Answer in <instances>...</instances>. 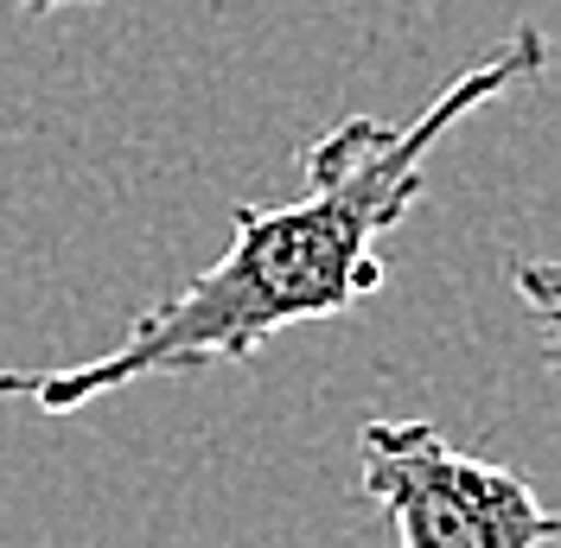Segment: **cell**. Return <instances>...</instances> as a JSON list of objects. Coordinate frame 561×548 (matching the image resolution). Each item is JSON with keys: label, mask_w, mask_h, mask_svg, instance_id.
Returning a JSON list of instances; mask_svg holds the SVG:
<instances>
[{"label": "cell", "mask_w": 561, "mask_h": 548, "mask_svg": "<svg viewBox=\"0 0 561 548\" xmlns=\"http://www.w3.org/2000/svg\"><path fill=\"white\" fill-rule=\"evenodd\" d=\"M549 70V38L517 26L504 52L459 70L415 122L351 115L300 153L313 179L294 205H237L230 249L192 274L179 294L153 300L115 351L70 370H0V396H33L45 414H70L115 389L153 377H198L210 364H249L287 326H313L383 294L377 237H389L421 198V160L491 96L536 83Z\"/></svg>", "instance_id": "cell-1"}, {"label": "cell", "mask_w": 561, "mask_h": 548, "mask_svg": "<svg viewBox=\"0 0 561 548\" xmlns=\"http://www.w3.org/2000/svg\"><path fill=\"white\" fill-rule=\"evenodd\" d=\"M357 491L396 523V548H549L561 536L524 472L459 453L434 421H370Z\"/></svg>", "instance_id": "cell-2"}, {"label": "cell", "mask_w": 561, "mask_h": 548, "mask_svg": "<svg viewBox=\"0 0 561 548\" xmlns=\"http://www.w3.org/2000/svg\"><path fill=\"white\" fill-rule=\"evenodd\" d=\"M511 274L524 281V300L536 307L542 339H556V269H549V262H524V255H511Z\"/></svg>", "instance_id": "cell-3"}, {"label": "cell", "mask_w": 561, "mask_h": 548, "mask_svg": "<svg viewBox=\"0 0 561 548\" xmlns=\"http://www.w3.org/2000/svg\"><path fill=\"white\" fill-rule=\"evenodd\" d=\"M33 20H45V13H58V7H96V0H20Z\"/></svg>", "instance_id": "cell-4"}]
</instances>
